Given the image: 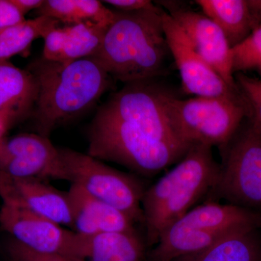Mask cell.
Segmentation results:
<instances>
[{"mask_svg":"<svg viewBox=\"0 0 261 261\" xmlns=\"http://www.w3.org/2000/svg\"><path fill=\"white\" fill-rule=\"evenodd\" d=\"M0 228L33 251L82 258V236L25 209L2 204Z\"/></svg>","mask_w":261,"mask_h":261,"instance_id":"9","label":"cell"},{"mask_svg":"<svg viewBox=\"0 0 261 261\" xmlns=\"http://www.w3.org/2000/svg\"><path fill=\"white\" fill-rule=\"evenodd\" d=\"M163 12L116 10L100 47L91 58L111 78L125 84L154 80L162 74L171 55L163 29Z\"/></svg>","mask_w":261,"mask_h":261,"instance_id":"2","label":"cell"},{"mask_svg":"<svg viewBox=\"0 0 261 261\" xmlns=\"http://www.w3.org/2000/svg\"><path fill=\"white\" fill-rule=\"evenodd\" d=\"M82 238L84 261H148L150 249L138 231L102 233Z\"/></svg>","mask_w":261,"mask_h":261,"instance_id":"16","label":"cell"},{"mask_svg":"<svg viewBox=\"0 0 261 261\" xmlns=\"http://www.w3.org/2000/svg\"><path fill=\"white\" fill-rule=\"evenodd\" d=\"M233 73L261 68V24L246 39L232 48Z\"/></svg>","mask_w":261,"mask_h":261,"instance_id":"21","label":"cell"},{"mask_svg":"<svg viewBox=\"0 0 261 261\" xmlns=\"http://www.w3.org/2000/svg\"><path fill=\"white\" fill-rule=\"evenodd\" d=\"M219 149V174L205 201L224 200L261 214V132L250 120Z\"/></svg>","mask_w":261,"mask_h":261,"instance_id":"7","label":"cell"},{"mask_svg":"<svg viewBox=\"0 0 261 261\" xmlns=\"http://www.w3.org/2000/svg\"><path fill=\"white\" fill-rule=\"evenodd\" d=\"M261 228V214L205 201L173 222L149 250L148 261H173L205 250L233 233Z\"/></svg>","mask_w":261,"mask_h":261,"instance_id":"5","label":"cell"},{"mask_svg":"<svg viewBox=\"0 0 261 261\" xmlns=\"http://www.w3.org/2000/svg\"><path fill=\"white\" fill-rule=\"evenodd\" d=\"M65 39L59 62H69L91 58L97 53L108 28L82 22L65 25Z\"/></svg>","mask_w":261,"mask_h":261,"instance_id":"20","label":"cell"},{"mask_svg":"<svg viewBox=\"0 0 261 261\" xmlns=\"http://www.w3.org/2000/svg\"><path fill=\"white\" fill-rule=\"evenodd\" d=\"M116 8L118 11L125 13H135L141 11H159L161 8L156 6L149 0H108L103 1Z\"/></svg>","mask_w":261,"mask_h":261,"instance_id":"27","label":"cell"},{"mask_svg":"<svg viewBox=\"0 0 261 261\" xmlns=\"http://www.w3.org/2000/svg\"><path fill=\"white\" fill-rule=\"evenodd\" d=\"M37 93V83L28 70L9 62L0 63V116L13 124L32 115Z\"/></svg>","mask_w":261,"mask_h":261,"instance_id":"15","label":"cell"},{"mask_svg":"<svg viewBox=\"0 0 261 261\" xmlns=\"http://www.w3.org/2000/svg\"><path fill=\"white\" fill-rule=\"evenodd\" d=\"M25 20L11 0H0V32Z\"/></svg>","mask_w":261,"mask_h":261,"instance_id":"28","label":"cell"},{"mask_svg":"<svg viewBox=\"0 0 261 261\" xmlns=\"http://www.w3.org/2000/svg\"><path fill=\"white\" fill-rule=\"evenodd\" d=\"M37 16H45L66 25L82 23L75 0H44Z\"/></svg>","mask_w":261,"mask_h":261,"instance_id":"23","label":"cell"},{"mask_svg":"<svg viewBox=\"0 0 261 261\" xmlns=\"http://www.w3.org/2000/svg\"><path fill=\"white\" fill-rule=\"evenodd\" d=\"M234 79L239 90L250 108L249 119L254 126L261 128V80L244 73H235Z\"/></svg>","mask_w":261,"mask_h":261,"instance_id":"22","label":"cell"},{"mask_svg":"<svg viewBox=\"0 0 261 261\" xmlns=\"http://www.w3.org/2000/svg\"><path fill=\"white\" fill-rule=\"evenodd\" d=\"M27 70L37 85L32 116L39 135L72 121L97 102L111 85V75L92 58L69 62L36 60Z\"/></svg>","mask_w":261,"mask_h":261,"instance_id":"1","label":"cell"},{"mask_svg":"<svg viewBox=\"0 0 261 261\" xmlns=\"http://www.w3.org/2000/svg\"><path fill=\"white\" fill-rule=\"evenodd\" d=\"M0 172L15 178L63 180L58 147L37 133L4 139L0 144Z\"/></svg>","mask_w":261,"mask_h":261,"instance_id":"10","label":"cell"},{"mask_svg":"<svg viewBox=\"0 0 261 261\" xmlns=\"http://www.w3.org/2000/svg\"><path fill=\"white\" fill-rule=\"evenodd\" d=\"M173 261H261V228L233 233L205 250Z\"/></svg>","mask_w":261,"mask_h":261,"instance_id":"18","label":"cell"},{"mask_svg":"<svg viewBox=\"0 0 261 261\" xmlns=\"http://www.w3.org/2000/svg\"><path fill=\"white\" fill-rule=\"evenodd\" d=\"M258 70H260V73H261V68H259Z\"/></svg>","mask_w":261,"mask_h":261,"instance_id":"33","label":"cell"},{"mask_svg":"<svg viewBox=\"0 0 261 261\" xmlns=\"http://www.w3.org/2000/svg\"><path fill=\"white\" fill-rule=\"evenodd\" d=\"M11 125L8 119L0 116V144L4 140L5 133Z\"/></svg>","mask_w":261,"mask_h":261,"instance_id":"31","label":"cell"},{"mask_svg":"<svg viewBox=\"0 0 261 261\" xmlns=\"http://www.w3.org/2000/svg\"><path fill=\"white\" fill-rule=\"evenodd\" d=\"M43 39L44 44L42 58L48 61H61L65 39L64 27L53 29Z\"/></svg>","mask_w":261,"mask_h":261,"instance_id":"26","label":"cell"},{"mask_svg":"<svg viewBox=\"0 0 261 261\" xmlns=\"http://www.w3.org/2000/svg\"><path fill=\"white\" fill-rule=\"evenodd\" d=\"M166 108L173 129L187 145L220 147L235 135L250 110L243 94L181 99L168 92Z\"/></svg>","mask_w":261,"mask_h":261,"instance_id":"6","label":"cell"},{"mask_svg":"<svg viewBox=\"0 0 261 261\" xmlns=\"http://www.w3.org/2000/svg\"><path fill=\"white\" fill-rule=\"evenodd\" d=\"M219 164L212 147L194 145L177 165L146 189L142 200L147 247H153L173 222L207 198L216 183Z\"/></svg>","mask_w":261,"mask_h":261,"instance_id":"3","label":"cell"},{"mask_svg":"<svg viewBox=\"0 0 261 261\" xmlns=\"http://www.w3.org/2000/svg\"><path fill=\"white\" fill-rule=\"evenodd\" d=\"M6 250L11 261H84L65 255L34 252L12 238L7 244Z\"/></svg>","mask_w":261,"mask_h":261,"instance_id":"25","label":"cell"},{"mask_svg":"<svg viewBox=\"0 0 261 261\" xmlns=\"http://www.w3.org/2000/svg\"><path fill=\"white\" fill-rule=\"evenodd\" d=\"M82 22H90L108 28L114 20L116 11L97 0H75Z\"/></svg>","mask_w":261,"mask_h":261,"instance_id":"24","label":"cell"},{"mask_svg":"<svg viewBox=\"0 0 261 261\" xmlns=\"http://www.w3.org/2000/svg\"><path fill=\"white\" fill-rule=\"evenodd\" d=\"M87 154L152 176L183 159L190 148L161 142L147 122L98 111L88 130Z\"/></svg>","mask_w":261,"mask_h":261,"instance_id":"4","label":"cell"},{"mask_svg":"<svg viewBox=\"0 0 261 261\" xmlns=\"http://www.w3.org/2000/svg\"><path fill=\"white\" fill-rule=\"evenodd\" d=\"M63 180L144 224L142 200L146 187L135 175L121 172L88 154L58 147Z\"/></svg>","mask_w":261,"mask_h":261,"instance_id":"8","label":"cell"},{"mask_svg":"<svg viewBox=\"0 0 261 261\" xmlns=\"http://www.w3.org/2000/svg\"><path fill=\"white\" fill-rule=\"evenodd\" d=\"M195 3L222 30L231 48L257 27L248 0H196Z\"/></svg>","mask_w":261,"mask_h":261,"instance_id":"17","label":"cell"},{"mask_svg":"<svg viewBox=\"0 0 261 261\" xmlns=\"http://www.w3.org/2000/svg\"><path fill=\"white\" fill-rule=\"evenodd\" d=\"M11 1L24 16L32 10L39 9L44 3V0H11Z\"/></svg>","mask_w":261,"mask_h":261,"instance_id":"29","label":"cell"},{"mask_svg":"<svg viewBox=\"0 0 261 261\" xmlns=\"http://www.w3.org/2000/svg\"><path fill=\"white\" fill-rule=\"evenodd\" d=\"M60 22L45 16L25 20L0 32V63L27 50L38 38H44Z\"/></svg>","mask_w":261,"mask_h":261,"instance_id":"19","label":"cell"},{"mask_svg":"<svg viewBox=\"0 0 261 261\" xmlns=\"http://www.w3.org/2000/svg\"><path fill=\"white\" fill-rule=\"evenodd\" d=\"M252 14L255 17L257 27L261 24V0H248Z\"/></svg>","mask_w":261,"mask_h":261,"instance_id":"30","label":"cell"},{"mask_svg":"<svg viewBox=\"0 0 261 261\" xmlns=\"http://www.w3.org/2000/svg\"><path fill=\"white\" fill-rule=\"evenodd\" d=\"M168 14L178 24L199 56L226 82L239 90L233 69V51L226 36L216 23L202 13L168 7Z\"/></svg>","mask_w":261,"mask_h":261,"instance_id":"12","label":"cell"},{"mask_svg":"<svg viewBox=\"0 0 261 261\" xmlns=\"http://www.w3.org/2000/svg\"><path fill=\"white\" fill-rule=\"evenodd\" d=\"M3 203L25 209L71 230V207L67 192L38 178H15L0 172Z\"/></svg>","mask_w":261,"mask_h":261,"instance_id":"13","label":"cell"},{"mask_svg":"<svg viewBox=\"0 0 261 261\" xmlns=\"http://www.w3.org/2000/svg\"><path fill=\"white\" fill-rule=\"evenodd\" d=\"M72 214L71 231L82 236L118 231H138L137 224L124 213L70 185L67 192Z\"/></svg>","mask_w":261,"mask_h":261,"instance_id":"14","label":"cell"},{"mask_svg":"<svg viewBox=\"0 0 261 261\" xmlns=\"http://www.w3.org/2000/svg\"><path fill=\"white\" fill-rule=\"evenodd\" d=\"M255 127H256V126H255ZM256 128H257V127H256ZM257 128V129H258L259 130H260V132H261V128Z\"/></svg>","mask_w":261,"mask_h":261,"instance_id":"32","label":"cell"},{"mask_svg":"<svg viewBox=\"0 0 261 261\" xmlns=\"http://www.w3.org/2000/svg\"><path fill=\"white\" fill-rule=\"evenodd\" d=\"M163 25L170 53L181 76L185 93L195 97H222L240 94L228 87L211 66L197 55L186 34L166 12Z\"/></svg>","mask_w":261,"mask_h":261,"instance_id":"11","label":"cell"}]
</instances>
